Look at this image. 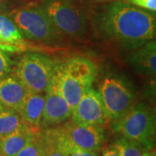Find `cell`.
Masks as SVG:
<instances>
[{
	"instance_id": "27",
	"label": "cell",
	"mask_w": 156,
	"mask_h": 156,
	"mask_svg": "<svg viewBox=\"0 0 156 156\" xmlns=\"http://www.w3.org/2000/svg\"><path fill=\"white\" fill-rule=\"evenodd\" d=\"M0 156H1V154H0Z\"/></svg>"
},
{
	"instance_id": "26",
	"label": "cell",
	"mask_w": 156,
	"mask_h": 156,
	"mask_svg": "<svg viewBox=\"0 0 156 156\" xmlns=\"http://www.w3.org/2000/svg\"><path fill=\"white\" fill-rule=\"evenodd\" d=\"M4 108H5V107L2 105V103H1V101H0V110H1V109H3Z\"/></svg>"
},
{
	"instance_id": "15",
	"label": "cell",
	"mask_w": 156,
	"mask_h": 156,
	"mask_svg": "<svg viewBox=\"0 0 156 156\" xmlns=\"http://www.w3.org/2000/svg\"><path fill=\"white\" fill-rule=\"evenodd\" d=\"M19 112L4 108L0 110V140L25 128Z\"/></svg>"
},
{
	"instance_id": "12",
	"label": "cell",
	"mask_w": 156,
	"mask_h": 156,
	"mask_svg": "<svg viewBox=\"0 0 156 156\" xmlns=\"http://www.w3.org/2000/svg\"><path fill=\"white\" fill-rule=\"evenodd\" d=\"M44 105V95L29 91L23 101L18 112L26 126L34 131H42L40 128Z\"/></svg>"
},
{
	"instance_id": "10",
	"label": "cell",
	"mask_w": 156,
	"mask_h": 156,
	"mask_svg": "<svg viewBox=\"0 0 156 156\" xmlns=\"http://www.w3.org/2000/svg\"><path fill=\"white\" fill-rule=\"evenodd\" d=\"M72 109L52 78L44 94V105L40 128L48 129L64 123L71 117Z\"/></svg>"
},
{
	"instance_id": "23",
	"label": "cell",
	"mask_w": 156,
	"mask_h": 156,
	"mask_svg": "<svg viewBox=\"0 0 156 156\" xmlns=\"http://www.w3.org/2000/svg\"><path fill=\"white\" fill-rule=\"evenodd\" d=\"M0 50H4L7 53H18V52L24 51L25 49L22 48V47H19V46L7 44L5 41H3L2 39L0 38Z\"/></svg>"
},
{
	"instance_id": "24",
	"label": "cell",
	"mask_w": 156,
	"mask_h": 156,
	"mask_svg": "<svg viewBox=\"0 0 156 156\" xmlns=\"http://www.w3.org/2000/svg\"><path fill=\"white\" fill-rule=\"evenodd\" d=\"M101 156H121L120 151L117 148V147L115 144L114 145L109 146L106 147Z\"/></svg>"
},
{
	"instance_id": "17",
	"label": "cell",
	"mask_w": 156,
	"mask_h": 156,
	"mask_svg": "<svg viewBox=\"0 0 156 156\" xmlns=\"http://www.w3.org/2000/svg\"><path fill=\"white\" fill-rule=\"evenodd\" d=\"M43 151L42 156H66L60 140L58 139L54 128L45 129L42 132Z\"/></svg>"
},
{
	"instance_id": "21",
	"label": "cell",
	"mask_w": 156,
	"mask_h": 156,
	"mask_svg": "<svg viewBox=\"0 0 156 156\" xmlns=\"http://www.w3.org/2000/svg\"><path fill=\"white\" fill-rule=\"evenodd\" d=\"M60 142H61L62 147L64 148L65 155L66 156H99L97 151L83 150V149H79V148L73 147H70V146L65 145V144H63L61 140H60Z\"/></svg>"
},
{
	"instance_id": "4",
	"label": "cell",
	"mask_w": 156,
	"mask_h": 156,
	"mask_svg": "<svg viewBox=\"0 0 156 156\" xmlns=\"http://www.w3.org/2000/svg\"><path fill=\"white\" fill-rule=\"evenodd\" d=\"M56 63L43 54L31 52L20 58L16 76L30 92L45 94L53 78Z\"/></svg>"
},
{
	"instance_id": "16",
	"label": "cell",
	"mask_w": 156,
	"mask_h": 156,
	"mask_svg": "<svg viewBox=\"0 0 156 156\" xmlns=\"http://www.w3.org/2000/svg\"><path fill=\"white\" fill-rule=\"evenodd\" d=\"M0 38L7 44L26 48L24 37L9 16L0 13Z\"/></svg>"
},
{
	"instance_id": "11",
	"label": "cell",
	"mask_w": 156,
	"mask_h": 156,
	"mask_svg": "<svg viewBox=\"0 0 156 156\" xmlns=\"http://www.w3.org/2000/svg\"><path fill=\"white\" fill-rule=\"evenodd\" d=\"M28 92L16 76L7 75L0 79V101L5 108L18 111Z\"/></svg>"
},
{
	"instance_id": "19",
	"label": "cell",
	"mask_w": 156,
	"mask_h": 156,
	"mask_svg": "<svg viewBox=\"0 0 156 156\" xmlns=\"http://www.w3.org/2000/svg\"><path fill=\"white\" fill-rule=\"evenodd\" d=\"M42 131L37 134L29 144L17 153L16 156H42L43 142H42Z\"/></svg>"
},
{
	"instance_id": "22",
	"label": "cell",
	"mask_w": 156,
	"mask_h": 156,
	"mask_svg": "<svg viewBox=\"0 0 156 156\" xmlns=\"http://www.w3.org/2000/svg\"><path fill=\"white\" fill-rule=\"evenodd\" d=\"M12 62L7 52L0 50V79L7 76L11 69Z\"/></svg>"
},
{
	"instance_id": "13",
	"label": "cell",
	"mask_w": 156,
	"mask_h": 156,
	"mask_svg": "<svg viewBox=\"0 0 156 156\" xmlns=\"http://www.w3.org/2000/svg\"><path fill=\"white\" fill-rule=\"evenodd\" d=\"M128 58L129 63L137 72L153 76L156 70V44L149 41L135 48Z\"/></svg>"
},
{
	"instance_id": "20",
	"label": "cell",
	"mask_w": 156,
	"mask_h": 156,
	"mask_svg": "<svg viewBox=\"0 0 156 156\" xmlns=\"http://www.w3.org/2000/svg\"><path fill=\"white\" fill-rule=\"evenodd\" d=\"M122 1L128 5H131L150 12L154 13L156 11V0H122Z\"/></svg>"
},
{
	"instance_id": "5",
	"label": "cell",
	"mask_w": 156,
	"mask_h": 156,
	"mask_svg": "<svg viewBox=\"0 0 156 156\" xmlns=\"http://www.w3.org/2000/svg\"><path fill=\"white\" fill-rule=\"evenodd\" d=\"M9 17L24 37L38 42L50 43L59 33L43 8L29 6L11 11Z\"/></svg>"
},
{
	"instance_id": "18",
	"label": "cell",
	"mask_w": 156,
	"mask_h": 156,
	"mask_svg": "<svg viewBox=\"0 0 156 156\" xmlns=\"http://www.w3.org/2000/svg\"><path fill=\"white\" fill-rule=\"evenodd\" d=\"M120 151L121 156H154L151 150L138 142L122 137L115 143Z\"/></svg>"
},
{
	"instance_id": "9",
	"label": "cell",
	"mask_w": 156,
	"mask_h": 156,
	"mask_svg": "<svg viewBox=\"0 0 156 156\" xmlns=\"http://www.w3.org/2000/svg\"><path fill=\"white\" fill-rule=\"evenodd\" d=\"M71 122L99 126L110 122L98 91L90 87L84 92L72 110Z\"/></svg>"
},
{
	"instance_id": "3",
	"label": "cell",
	"mask_w": 156,
	"mask_h": 156,
	"mask_svg": "<svg viewBox=\"0 0 156 156\" xmlns=\"http://www.w3.org/2000/svg\"><path fill=\"white\" fill-rule=\"evenodd\" d=\"M112 128L122 137L134 140L149 150L154 147L155 117L144 103L133 105L124 115L112 122Z\"/></svg>"
},
{
	"instance_id": "8",
	"label": "cell",
	"mask_w": 156,
	"mask_h": 156,
	"mask_svg": "<svg viewBox=\"0 0 156 156\" xmlns=\"http://www.w3.org/2000/svg\"><path fill=\"white\" fill-rule=\"evenodd\" d=\"M98 92L107 115L111 122L121 118L133 106L134 94L121 79L109 76L104 78Z\"/></svg>"
},
{
	"instance_id": "25",
	"label": "cell",
	"mask_w": 156,
	"mask_h": 156,
	"mask_svg": "<svg viewBox=\"0 0 156 156\" xmlns=\"http://www.w3.org/2000/svg\"><path fill=\"white\" fill-rule=\"evenodd\" d=\"M6 7L5 0H0V13H2L3 11H5Z\"/></svg>"
},
{
	"instance_id": "1",
	"label": "cell",
	"mask_w": 156,
	"mask_h": 156,
	"mask_svg": "<svg viewBox=\"0 0 156 156\" xmlns=\"http://www.w3.org/2000/svg\"><path fill=\"white\" fill-rule=\"evenodd\" d=\"M102 24L111 37L133 49L155 38L154 14L122 0L108 6Z\"/></svg>"
},
{
	"instance_id": "2",
	"label": "cell",
	"mask_w": 156,
	"mask_h": 156,
	"mask_svg": "<svg viewBox=\"0 0 156 156\" xmlns=\"http://www.w3.org/2000/svg\"><path fill=\"white\" fill-rule=\"evenodd\" d=\"M96 73L94 62L83 56H73L56 64L53 79L72 110L84 92L92 87Z\"/></svg>"
},
{
	"instance_id": "14",
	"label": "cell",
	"mask_w": 156,
	"mask_h": 156,
	"mask_svg": "<svg viewBox=\"0 0 156 156\" xmlns=\"http://www.w3.org/2000/svg\"><path fill=\"white\" fill-rule=\"evenodd\" d=\"M41 131H34L28 126L14 134L0 140L1 156H16Z\"/></svg>"
},
{
	"instance_id": "7",
	"label": "cell",
	"mask_w": 156,
	"mask_h": 156,
	"mask_svg": "<svg viewBox=\"0 0 156 156\" xmlns=\"http://www.w3.org/2000/svg\"><path fill=\"white\" fill-rule=\"evenodd\" d=\"M63 144L87 151L100 150L104 141V131L99 125L70 122L53 128Z\"/></svg>"
},
{
	"instance_id": "6",
	"label": "cell",
	"mask_w": 156,
	"mask_h": 156,
	"mask_svg": "<svg viewBox=\"0 0 156 156\" xmlns=\"http://www.w3.org/2000/svg\"><path fill=\"white\" fill-rule=\"evenodd\" d=\"M58 33L79 39L86 31V17L69 0H47L43 7Z\"/></svg>"
}]
</instances>
